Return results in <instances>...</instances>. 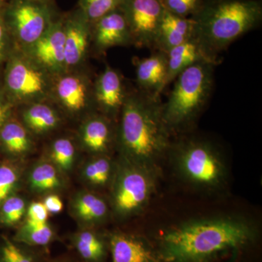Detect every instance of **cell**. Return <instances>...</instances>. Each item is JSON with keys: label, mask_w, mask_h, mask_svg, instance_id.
<instances>
[{"label": "cell", "mask_w": 262, "mask_h": 262, "mask_svg": "<svg viewBox=\"0 0 262 262\" xmlns=\"http://www.w3.org/2000/svg\"><path fill=\"white\" fill-rule=\"evenodd\" d=\"M75 147L69 139H59L52 146V158L61 168L67 170L73 163Z\"/></svg>", "instance_id": "obj_30"}, {"label": "cell", "mask_w": 262, "mask_h": 262, "mask_svg": "<svg viewBox=\"0 0 262 262\" xmlns=\"http://www.w3.org/2000/svg\"><path fill=\"white\" fill-rule=\"evenodd\" d=\"M56 94L62 104L70 111H80L87 104V85L77 76L61 77L57 82Z\"/></svg>", "instance_id": "obj_18"}, {"label": "cell", "mask_w": 262, "mask_h": 262, "mask_svg": "<svg viewBox=\"0 0 262 262\" xmlns=\"http://www.w3.org/2000/svg\"><path fill=\"white\" fill-rule=\"evenodd\" d=\"M89 24L82 17L70 19L65 24V67H74L83 59L89 46Z\"/></svg>", "instance_id": "obj_17"}, {"label": "cell", "mask_w": 262, "mask_h": 262, "mask_svg": "<svg viewBox=\"0 0 262 262\" xmlns=\"http://www.w3.org/2000/svg\"><path fill=\"white\" fill-rule=\"evenodd\" d=\"M56 262H67V261H56Z\"/></svg>", "instance_id": "obj_37"}, {"label": "cell", "mask_w": 262, "mask_h": 262, "mask_svg": "<svg viewBox=\"0 0 262 262\" xmlns=\"http://www.w3.org/2000/svg\"><path fill=\"white\" fill-rule=\"evenodd\" d=\"M113 165L108 158L101 157L90 163L84 170V175L95 185L103 186L111 179Z\"/></svg>", "instance_id": "obj_27"}, {"label": "cell", "mask_w": 262, "mask_h": 262, "mask_svg": "<svg viewBox=\"0 0 262 262\" xmlns=\"http://www.w3.org/2000/svg\"><path fill=\"white\" fill-rule=\"evenodd\" d=\"M45 206L48 212L52 213H60L63 209V203L59 196L57 195H50L45 200Z\"/></svg>", "instance_id": "obj_34"}, {"label": "cell", "mask_w": 262, "mask_h": 262, "mask_svg": "<svg viewBox=\"0 0 262 262\" xmlns=\"http://www.w3.org/2000/svg\"><path fill=\"white\" fill-rule=\"evenodd\" d=\"M258 227L241 215L187 221L165 231L158 251L162 262H219L256 242Z\"/></svg>", "instance_id": "obj_1"}, {"label": "cell", "mask_w": 262, "mask_h": 262, "mask_svg": "<svg viewBox=\"0 0 262 262\" xmlns=\"http://www.w3.org/2000/svg\"><path fill=\"white\" fill-rule=\"evenodd\" d=\"M167 11L184 18H191L203 4V0H162Z\"/></svg>", "instance_id": "obj_31"}, {"label": "cell", "mask_w": 262, "mask_h": 262, "mask_svg": "<svg viewBox=\"0 0 262 262\" xmlns=\"http://www.w3.org/2000/svg\"><path fill=\"white\" fill-rule=\"evenodd\" d=\"M47 81L40 68L20 57L11 60L5 75L7 89L18 100L34 99L44 96L48 90Z\"/></svg>", "instance_id": "obj_9"}, {"label": "cell", "mask_w": 262, "mask_h": 262, "mask_svg": "<svg viewBox=\"0 0 262 262\" xmlns=\"http://www.w3.org/2000/svg\"><path fill=\"white\" fill-rule=\"evenodd\" d=\"M5 44V22L3 15L0 13V60L4 53Z\"/></svg>", "instance_id": "obj_35"}, {"label": "cell", "mask_w": 262, "mask_h": 262, "mask_svg": "<svg viewBox=\"0 0 262 262\" xmlns=\"http://www.w3.org/2000/svg\"><path fill=\"white\" fill-rule=\"evenodd\" d=\"M194 37L217 64L220 55L261 23V0H203L195 14Z\"/></svg>", "instance_id": "obj_3"}, {"label": "cell", "mask_w": 262, "mask_h": 262, "mask_svg": "<svg viewBox=\"0 0 262 262\" xmlns=\"http://www.w3.org/2000/svg\"><path fill=\"white\" fill-rule=\"evenodd\" d=\"M112 137L111 126L105 117H94L84 125L82 140L86 147L91 151L96 153L107 151L111 144Z\"/></svg>", "instance_id": "obj_20"}, {"label": "cell", "mask_w": 262, "mask_h": 262, "mask_svg": "<svg viewBox=\"0 0 262 262\" xmlns=\"http://www.w3.org/2000/svg\"><path fill=\"white\" fill-rule=\"evenodd\" d=\"M76 252L84 262H103L108 251L106 241L92 231L84 230L72 239Z\"/></svg>", "instance_id": "obj_19"}, {"label": "cell", "mask_w": 262, "mask_h": 262, "mask_svg": "<svg viewBox=\"0 0 262 262\" xmlns=\"http://www.w3.org/2000/svg\"><path fill=\"white\" fill-rule=\"evenodd\" d=\"M24 121L32 130L43 133L54 128L58 119L54 110L44 103H35L26 110Z\"/></svg>", "instance_id": "obj_22"}, {"label": "cell", "mask_w": 262, "mask_h": 262, "mask_svg": "<svg viewBox=\"0 0 262 262\" xmlns=\"http://www.w3.org/2000/svg\"><path fill=\"white\" fill-rule=\"evenodd\" d=\"M94 24L95 45L100 51L133 44L130 29L121 8L108 13Z\"/></svg>", "instance_id": "obj_13"}, {"label": "cell", "mask_w": 262, "mask_h": 262, "mask_svg": "<svg viewBox=\"0 0 262 262\" xmlns=\"http://www.w3.org/2000/svg\"><path fill=\"white\" fill-rule=\"evenodd\" d=\"M77 213L86 221H100L108 213V206L103 199L92 194L81 196L76 204Z\"/></svg>", "instance_id": "obj_24"}, {"label": "cell", "mask_w": 262, "mask_h": 262, "mask_svg": "<svg viewBox=\"0 0 262 262\" xmlns=\"http://www.w3.org/2000/svg\"><path fill=\"white\" fill-rule=\"evenodd\" d=\"M137 89L146 94L161 96L166 82L168 56L161 51H153L151 56L136 58Z\"/></svg>", "instance_id": "obj_12"}, {"label": "cell", "mask_w": 262, "mask_h": 262, "mask_svg": "<svg viewBox=\"0 0 262 262\" xmlns=\"http://www.w3.org/2000/svg\"><path fill=\"white\" fill-rule=\"evenodd\" d=\"M120 8L126 18L133 45L152 50L165 11L162 0H124Z\"/></svg>", "instance_id": "obj_7"}, {"label": "cell", "mask_w": 262, "mask_h": 262, "mask_svg": "<svg viewBox=\"0 0 262 262\" xmlns=\"http://www.w3.org/2000/svg\"><path fill=\"white\" fill-rule=\"evenodd\" d=\"M7 18L17 39L27 46L37 42L52 24L49 8L39 0H14Z\"/></svg>", "instance_id": "obj_8"}, {"label": "cell", "mask_w": 262, "mask_h": 262, "mask_svg": "<svg viewBox=\"0 0 262 262\" xmlns=\"http://www.w3.org/2000/svg\"><path fill=\"white\" fill-rule=\"evenodd\" d=\"M7 113H8V108H7L6 105H5L2 98L0 97V130L5 124Z\"/></svg>", "instance_id": "obj_36"}, {"label": "cell", "mask_w": 262, "mask_h": 262, "mask_svg": "<svg viewBox=\"0 0 262 262\" xmlns=\"http://www.w3.org/2000/svg\"><path fill=\"white\" fill-rule=\"evenodd\" d=\"M54 238V232L46 222L27 220L15 236V241L31 247H46Z\"/></svg>", "instance_id": "obj_21"}, {"label": "cell", "mask_w": 262, "mask_h": 262, "mask_svg": "<svg viewBox=\"0 0 262 262\" xmlns=\"http://www.w3.org/2000/svg\"><path fill=\"white\" fill-rule=\"evenodd\" d=\"M127 95L121 75L106 66L95 86V99L99 107L106 114L120 113Z\"/></svg>", "instance_id": "obj_14"}, {"label": "cell", "mask_w": 262, "mask_h": 262, "mask_svg": "<svg viewBox=\"0 0 262 262\" xmlns=\"http://www.w3.org/2000/svg\"><path fill=\"white\" fill-rule=\"evenodd\" d=\"M168 158L179 178L188 185L206 192L223 189L228 181L225 158L213 141L198 136H176Z\"/></svg>", "instance_id": "obj_4"}, {"label": "cell", "mask_w": 262, "mask_h": 262, "mask_svg": "<svg viewBox=\"0 0 262 262\" xmlns=\"http://www.w3.org/2000/svg\"><path fill=\"white\" fill-rule=\"evenodd\" d=\"M48 210L44 203L35 202L29 206L28 209V220L36 222H46L48 219Z\"/></svg>", "instance_id": "obj_33"}, {"label": "cell", "mask_w": 262, "mask_h": 262, "mask_svg": "<svg viewBox=\"0 0 262 262\" xmlns=\"http://www.w3.org/2000/svg\"><path fill=\"white\" fill-rule=\"evenodd\" d=\"M31 184L38 190H51L58 187L59 179L54 167L44 163L37 165L31 174Z\"/></svg>", "instance_id": "obj_26"}, {"label": "cell", "mask_w": 262, "mask_h": 262, "mask_svg": "<svg viewBox=\"0 0 262 262\" xmlns=\"http://www.w3.org/2000/svg\"><path fill=\"white\" fill-rule=\"evenodd\" d=\"M25 211V203L19 196H10L3 202L0 221L5 225H15L21 220Z\"/></svg>", "instance_id": "obj_29"}, {"label": "cell", "mask_w": 262, "mask_h": 262, "mask_svg": "<svg viewBox=\"0 0 262 262\" xmlns=\"http://www.w3.org/2000/svg\"><path fill=\"white\" fill-rule=\"evenodd\" d=\"M115 173L113 193L114 210L122 217L142 211L149 205L160 173L122 158Z\"/></svg>", "instance_id": "obj_6"}, {"label": "cell", "mask_w": 262, "mask_h": 262, "mask_svg": "<svg viewBox=\"0 0 262 262\" xmlns=\"http://www.w3.org/2000/svg\"><path fill=\"white\" fill-rule=\"evenodd\" d=\"M124 0H80L82 17L89 23L98 19L121 7Z\"/></svg>", "instance_id": "obj_25"}, {"label": "cell", "mask_w": 262, "mask_h": 262, "mask_svg": "<svg viewBox=\"0 0 262 262\" xmlns=\"http://www.w3.org/2000/svg\"><path fill=\"white\" fill-rule=\"evenodd\" d=\"M120 113L117 142L122 158L160 173L173 141L160 96L138 89L128 93Z\"/></svg>", "instance_id": "obj_2"}, {"label": "cell", "mask_w": 262, "mask_h": 262, "mask_svg": "<svg viewBox=\"0 0 262 262\" xmlns=\"http://www.w3.org/2000/svg\"><path fill=\"white\" fill-rule=\"evenodd\" d=\"M215 66L208 61L194 63L173 81L163 103L164 121L172 136L188 134L195 126L213 94Z\"/></svg>", "instance_id": "obj_5"}, {"label": "cell", "mask_w": 262, "mask_h": 262, "mask_svg": "<svg viewBox=\"0 0 262 262\" xmlns=\"http://www.w3.org/2000/svg\"><path fill=\"white\" fill-rule=\"evenodd\" d=\"M0 262H39L34 253L8 238L0 245Z\"/></svg>", "instance_id": "obj_28"}, {"label": "cell", "mask_w": 262, "mask_h": 262, "mask_svg": "<svg viewBox=\"0 0 262 262\" xmlns=\"http://www.w3.org/2000/svg\"><path fill=\"white\" fill-rule=\"evenodd\" d=\"M64 42V25L52 23L37 42L29 46L31 54L42 68L60 72L65 68Z\"/></svg>", "instance_id": "obj_10"}, {"label": "cell", "mask_w": 262, "mask_h": 262, "mask_svg": "<svg viewBox=\"0 0 262 262\" xmlns=\"http://www.w3.org/2000/svg\"><path fill=\"white\" fill-rule=\"evenodd\" d=\"M193 37L194 23L192 18L179 16L165 10L151 51L168 53Z\"/></svg>", "instance_id": "obj_15"}, {"label": "cell", "mask_w": 262, "mask_h": 262, "mask_svg": "<svg viewBox=\"0 0 262 262\" xmlns=\"http://www.w3.org/2000/svg\"><path fill=\"white\" fill-rule=\"evenodd\" d=\"M0 138L6 149L13 154H22L30 146L27 131L17 122L4 124L0 130Z\"/></svg>", "instance_id": "obj_23"}, {"label": "cell", "mask_w": 262, "mask_h": 262, "mask_svg": "<svg viewBox=\"0 0 262 262\" xmlns=\"http://www.w3.org/2000/svg\"><path fill=\"white\" fill-rule=\"evenodd\" d=\"M39 1H41V0H39Z\"/></svg>", "instance_id": "obj_38"}, {"label": "cell", "mask_w": 262, "mask_h": 262, "mask_svg": "<svg viewBox=\"0 0 262 262\" xmlns=\"http://www.w3.org/2000/svg\"><path fill=\"white\" fill-rule=\"evenodd\" d=\"M167 56L168 67L165 88L172 83L186 69L194 63L208 61L217 65L206 54L200 43L194 37L170 50L167 53Z\"/></svg>", "instance_id": "obj_16"}, {"label": "cell", "mask_w": 262, "mask_h": 262, "mask_svg": "<svg viewBox=\"0 0 262 262\" xmlns=\"http://www.w3.org/2000/svg\"><path fill=\"white\" fill-rule=\"evenodd\" d=\"M17 182V174L9 165L0 166V204L9 196Z\"/></svg>", "instance_id": "obj_32"}, {"label": "cell", "mask_w": 262, "mask_h": 262, "mask_svg": "<svg viewBox=\"0 0 262 262\" xmlns=\"http://www.w3.org/2000/svg\"><path fill=\"white\" fill-rule=\"evenodd\" d=\"M108 245L111 262H162L157 249L140 236L116 232Z\"/></svg>", "instance_id": "obj_11"}]
</instances>
